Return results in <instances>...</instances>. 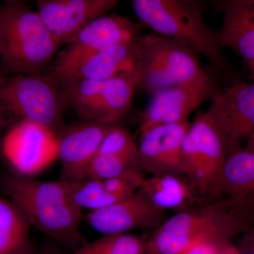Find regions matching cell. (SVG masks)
<instances>
[{
  "mask_svg": "<svg viewBox=\"0 0 254 254\" xmlns=\"http://www.w3.org/2000/svg\"><path fill=\"white\" fill-rule=\"evenodd\" d=\"M2 187L31 226L73 250L86 243L80 230L82 209L71 199L64 180L42 182L16 174L6 177Z\"/></svg>",
  "mask_w": 254,
  "mask_h": 254,
  "instance_id": "cell-1",
  "label": "cell"
},
{
  "mask_svg": "<svg viewBox=\"0 0 254 254\" xmlns=\"http://www.w3.org/2000/svg\"><path fill=\"white\" fill-rule=\"evenodd\" d=\"M139 21L153 33L173 38L208 60L214 69L226 73L231 68L203 11L192 0H131Z\"/></svg>",
  "mask_w": 254,
  "mask_h": 254,
  "instance_id": "cell-2",
  "label": "cell"
},
{
  "mask_svg": "<svg viewBox=\"0 0 254 254\" xmlns=\"http://www.w3.org/2000/svg\"><path fill=\"white\" fill-rule=\"evenodd\" d=\"M61 46L36 11L4 5L0 26V76L42 73Z\"/></svg>",
  "mask_w": 254,
  "mask_h": 254,
  "instance_id": "cell-3",
  "label": "cell"
},
{
  "mask_svg": "<svg viewBox=\"0 0 254 254\" xmlns=\"http://www.w3.org/2000/svg\"><path fill=\"white\" fill-rule=\"evenodd\" d=\"M135 56L136 88L151 95L175 85L213 82L198 55L168 37L140 35L135 41Z\"/></svg>",
  "mask_w": 254,
  "mask_h": 254,
  "instance_id": "cell-4",
  "label": "cell"
},
{
  "mask_svg": "<svg viewBox=\"0 0 254 254\" xmlns=\"http://www.w3.org/2000/svg\"><path fill=\"white\" fill-rule=\"evenodd\" d=\"M66 108L59 82L50 73L0 76V115L9 126L31 122L58 135L65 126Z\"/></svg>",
  "mask_w": 254,
  "mask_h": 254,
  "instance_id": "cell-5",
  "label": "cell"
},
{
  "mask_svg": "<svg viewBox=\"0 0 254 254\" xmlns=\"http://www.w3.org/2000/svg\"><path fill=\"white\" fill-rule=\"evenodd\" d=\"M59 84L66 105L81 120L105 125H117L126 115L136 89L134 72L102 81L64 80Z\"/></svg>",
  "mask_w": 254,
  "mask_h": 254,
  "instance_id": "cell-6",
  "label": "cell"
},
{
  "mask_svg": "<svg viewBox=\"0 0 254 254\" xmlns=\"http://www.w3.org/2000/svg\"><path fill=\"white\" fill-rule=\"evenodd\" d=\"M241 230L228 212L210 213L178 212L166 219L146 241L148 254H182L204 242H230Z\"/></svg>",
  "mask_w": 254,
  "mask_h": 254,
  "instance_id": "cell-7",
  "label": "cell"
},
{
  "mask_svg": "<svg viewBox=\"0 0 254 254\" xmlns=\"http://www.w3.org/2000/svg\"><path fill=\"white\" fill-rule=\"evenodd\" d=\"M139 36L136 25L128 18L116 14L103 15L64 46L47 73L60 81L93 55L115 45L133 41Z\"/></svg>",
  "mask_w": 254,
  "mask_h": 254,
  "instance_id": "cell-8",
  "label": "cell"
},
{
  "mask_svg": "<svg viewBox=\"0 0 254 254\" xmlns=\"http://www.w3.org/2000/svg\"><path fill=\"white\" fill-rule=\"evenodd\" d=\"M182 153L185 175L193 187L203 193H220L227 150L205 113L190 124Z\"/></svg>",
  "mask_w": 254,
  "mask_h": 254,
  "instance_id": "cell-9",
  "label": "cell"
},
{
  "mask_svg": "<svg viewBox=\"0 0 254 254\" xmlns=\"http://www.w3.org/2000/svg\"><path fill=\"white\" fill-rule=\"evenodd\" d=\"M210 101L205 115L229 154L254 136V83L237 82L218 88Z\"/></svg>",
  "mask_w": 254,
  "mask_h": 254,
  "instance_id": "cell-10",
  "label": "cell"
},
{
  "mask_svg": "<svg viewBox=\"0 0 254 254\" xmlns=\"http://www.w3.org/2000/svg\"><path fill=\"white\" fill-rule=\"evenodd\" d=\"M0 153L16 174L32 177L58 159V137L43 125L18 122L5 131Z\"/></svg>",
  "mask_w": 254,
  "mask_h": 254,
  "instance_id": "cell-11",
  "label": "cell"
},
{
  "mask_svg": "<svg viewBox=\"0 0 254 254\" xmlns=\"http://www.w3.org/2000/svg\"><path fill=\"white\" fill-rule=\"evenodd\" d=\"M218 89L213 81L175 85L153 93L141 113L140 134L159 125L188 121L190 114L211 100Z\"/></svg>",
  "mask_w": 254,
  "mask_h": 254,
  "instance_id": "cell-12",
  "label": "cell"
},
{
  "mask_svg": "<svg viewBox=\"0 0 254 254\" xmlns=\"http://www.w3.org/2000/svg\"><path fill=\"white\" fill-rule=\"evenodd\" d=\"M120 0H36L37 13L64 46L95 18L108 14Z\"/></svg>",
  "mask_w": 254,
  "mask_h": 254,
  "instance_id": "cell-13",
  "label": "cell"
},
{
  "mask_svg": "<svg viewBox=\"0 0 254 254\" xmlns=\"http://www.w3.org/2000/svg\"><path fill=\"white\" fill-rule=\"evenodd\" d=\"M190 124L159 125L140 134L138 160L141 170L152 175H185L182 147Z\"/></svg>",
  "mask_w": 254,
  "mask_h": 254,
  "instance_id": "cell-14",
  "label": "cell"
},
{
  "mask_svg": "<svg viewBox=\"0 0 254 254\" xmlns=\"http://www.w3.org/2000/svg\"><path fill=\"white\" fill-rule=\"evenodd\" d=\"M165 212L155 208L138 190L126 198L90 210L87 222L103 235L128 233L136 229L155 228L165 220Z\"/></svg>",
  "mask_w": 254,
  "mask_h": 254,
  "instance_id": "cell-15",
  "label": "cell"
},
{
  "mask_svg": "<svg viewBox=\"0 0 254 254\" xmlns=\"http://www.w3.org/2000/svg\"><path fill=\"white\" fill-rule=\"evenodd\" d=\"M112 125L81 120L64 127L57 135L58 159L63 172L61 180H81L83 171L98 153Z\"/></svg>",
  "mask_w": 254,
  "mask_h": 254,
  "instance_id": "cell-16",
  "label": "cell"
},
{
  "mask_svg": "<svg viewBox=\"0 0 254 254\" xmlns=\"http://www.w3.org/2000/svg\"><path fill=\"white\" fill-rule=\"evenodd\" d=\"M220 192L229 195V205L254 222V148H240L227 154L222 169Z\"/></svg>",
  "mask_w": 254,
  "mask_h": 254,
  "instance_id": "cell-17",
  "label": "cell"
},
{
  "mask_svg": "<svg viewBox=\"0 0 254 254\" xmlns=\"http://www.w3.org/2000/svg\"><path fill=\"white\" fill-rule=\"evenodd\" d=\"M221 26L217 31L223 49L235 52L247 63L254 60V0H222Z\"/></svg>",
  "mask_w": 254,
  "mask_h": 254,
  "instance_id": "cell-18",
  "label": "cell"
},
{
  "mask_svg": "<svg viewBox=\"0 0 254 254\" xmlns=\"http://www.w3.org/2000/svg\"><path fill=\"white\" fill-rule=\"evenodd\" d=\"M135 41L120 43L102 50L80 65L67 79L102 81L134 72Z\"/></svg>",
  "mask_w": 254,
  "mask_h": 254,
  "instance_id": "cell-19",
  "label": "cell"
},
{
  "mask_svg": "<svg viewBox=\"0 0 254 254\" xmlns=\"http://www.w3.org/2000/svg\"><path fill=\"white\" fill-rule=\"evenodd\" d=\"M194 188L181 175L165 174L145 178L140 190L158 210L181 212L193 202Z\"/></svg>",
  "mask_w": 254,
  "mask_h": 254,
  "instance_id": "cell-20",
  "label": "cell"
},
{
  "mask_svg": "<svg viewBox=\"0 0 254 254\" xmlns=\"http://www.w3.org/2000/svg\"><path fill=\"white\" fill-rule=\"evenodd\" d=\"M31 227L17 205L0 197V254H35Z\"/></svg>",
  "mask_w": 254,
  "mask_h": 254,
  "instance_id": "cell-21",
  "label": "cell"
},
{
  "mask_svg": "<svg viewBox=\"0 0 254 254\" xmlns=\"http://www.w3.org/2000/svg\"><path fill=\"white\" fill-rule=\"evenodd\" d=\"M147 239L131 234L103 235L68 254H145Z\"/></svg>",
  "mask_w": 254,
  "mask_h": 254,
  "instance_id": "cell-22",
  "label": "cell"
},
{
  "mask_svg": "<svg viewBox=\"0 0 254 254\" xmlns=\"http://www.w3.org/2000/svg\"><path fill=\"white\" fill-rule=\"evenodd\" d=\"M64 181L66 182L71 199L82 210H97L121 200L105 190L102 180L83 179Z\"/></svg>",
  "mask_w": 254,
  "mask_h": 254,
  "instance_id": "cell-23",
  "label": "cell"
},
{
  "mask_svg": "<svg viewBox=\"0 0 254 254\" xmlns=\"http://www.w3.org/2000/svg\"><path fill=\"white\" fill-rule=\"evenodd\" d=\"M133 169H141L138 158L97 153L87 165L81 180H106Z\"/></svg>",
  "mask_w": 254,
  "mask_h": 254,
  "instance_id": "cell-24",
  "label": "cell"
},
{
  "mask_svg": "<svg viewBox=\"0 0 254 254\" xmlns=\"http://www.w3.org/2000/svg\"><path fill=\"white\" fill-rule=\"evenodd\" d=\"M98 153L138 158V145L130 132L117 124L107 132Z\"/></svg>",
  "mask_w": 254,
  "mask_h": 254,
  "instance_id": "cell-25",
  "label": "cell"
},
{
  "mask_svg": "<svg viewBox=\"0 0 254 254\" xmlns=\"http://www.w3.org/2000/svg\"><path fill=\"white\" fill-rule=\"evenodd\" d=\"M220 245L210 242H201L182 254H220Z\"/></svg>",
  "mask_w": 254,
  "mask_h": 254,
  "instance_id": "cell-26",
  "label": "cell"
},
{
  "mask_svg": "<svg viewBox=\"0 0 254 254\" xmlns=\"http://www.w3.org/2000/svg\"><path fill=\"white\" fill-rule=\"evenodd\" d=\"M237 248L242 254H254V223L246 231Z\"/></svg>",
  "mask_w": 254,
  "mask_h": 254,
  "instance_id": "cell-27",
  "label": "cell"
},
{
  "mask_svg": "<svg viewBox=\"0 0 254 254\" xmlns=\"http://www.w3.org/2000/svg\"><path fill=\"white\" fill-rule=\"evenodd\" d=\"M56 242H48L44 244L35 254H65L60 250Z\"/></svg>",
  "mask_w": 254,
  "mask_h": 254,
  "instance_id": "cell-28",
  "label": "cell"
},
{
  "mask_svg": "<svg viewBox=\"0 0 254 254\" xmlns=\"http://www.w3.org/2000/svg\"><path fill=\"white\" fill-rule=\"evenodd\" d=\"M195 4L199 6L203 11L209 6H213L215 9H220L222 0H192Z\"/></svg>",
  "mask_w": 254,
  "mask_h": 254,
  "instance_id": "cell-29",
  "label": "cell"
},
{
  "mask_svg": "<svg viewBox=\"0 0 254 254\" xmlns=\"http://www.w3.org/2000/svg\"><path fill=\"white\" fill-rule=\"evenodd\" d=\"M220 254H242L236 246L231 242H224L220 246Z\"/></svg>",
  "mask_w": 254,
  "mask_h": 254,
  "instance_id": "cell-30",
  "label": "cell"
},
{
  "mask_svg": "<svg viewBox=\"0 0 254 254\" xmlns=\"http://www.w3.org/2000/svg\"><path fill=\"white\" fill-rule=\"evenodd\" d=\"M9 125L7 122L1 115H0V148H1V140H2L3 136H4L5 131L7 129Z\"/></svg>",
  "mask_w": 254,
  "mask_h": 254,
  "instance_id": "cell-31",
  "label": "cell"
},
{
  "mask_svg": "<svg viewBox=\"0 0 254 254\" xmlns=\"http://www.w3.org/2000/svg\"><path fill=\"white\" fill-rule=\"evenodd\" d=\"M4 5L26 4L27 0H4Z\"/></svg>",
  "mask_w": 254,
  "mask_h": 254,
  "instance_id": "cell-32",
  "label": "cell"
},
{
  "mask_svg": "<svg viewBox=\"0 0 254 254\" xmlns=\"http://www.w3.org/2000/svg\"><path fill=\"white\" fill-rule=\"evenodd\" d=\"M249 68H250L251 76H252V80L254 83V60L248 63Z\"/></svg>",
  "mask_w": 254,
  "mask_h": 254,
  "instance_id": "cell-33",
  "label": "cell"
},
{
  "mask_svg": "<svg viewBox=\"0 0 254 254\" xmlns=\"http://www.w3.org/2000/svg\"><path fill=\"white\" fill-rule=\"evenodd\" d=\"M249 146L253 147L254 148V136L250 139V145Z\"/></svg>",
  "mask_w": 254,
  "mask_h": 254,
  "instance_id": "cell-34",
  "label": "cell"
},
{
  "mask_svg": "<svg viewBox=\"0 0 254 254\" xmlns=\"http://www.w3.org/2000/svg\"><path fill=\"white\" fill-rule=\"evenodd\" d=\"M3 6H0V26H1V14H2Z\"/></svg>",
  "mask_w": 254,
  "mask_h": 254,
  "instance_id": "cell-35",
  "label": "cell"
},
{
  "mask_svg": "<svg viewBox=\"0 0 254 254\" xmlns=\"http://www.w3.org/2000/svg\"><path fill=\"white\" fill-rule=\"evenodd\" d=\"M145 254H147V253H145Z\"/></svg>",
  "mask_w": 254,
  "mask_h": 254,
  "instance_id": "cell-36",
  "label": "cell"
},
{
  "mask_svg": "<svg viewBox=\"0 0 254 254\" xmlns=\"http://www.w3.org/2000/svg\"></svg>",
  "mask_w": 254,
  "mask_h": 254,
  "instance_id": "cell-37",
  "label": "cell"
}]
</instances>
